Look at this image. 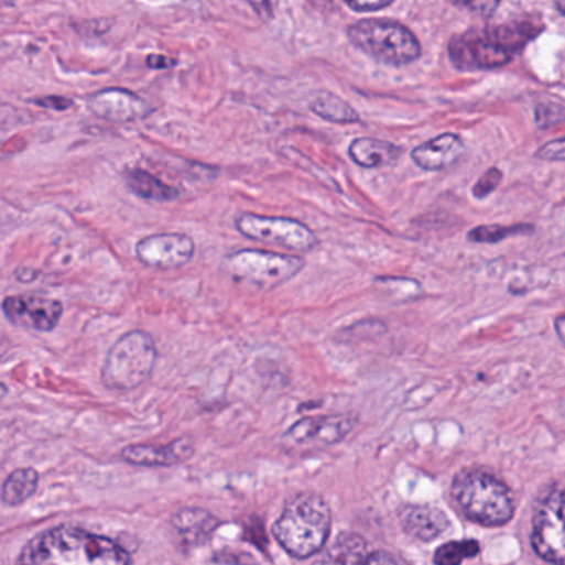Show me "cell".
Segmentation results:
<instances>
[{
  "label": "cell",
  "instance_id": "836d02e7",
  "mask_svg": "<svg viewBox=\"0 0 565 565\" xmlns=\"http://www.w3.org/2000/svg\"><path fill=\"white\" fill-rule=\"evenodd\" d=\"M8 350H9L8 337H6L4 334H0V360H2V357H4L6 354H8Z\"/></svg>",
  "mask_w": 565,
  "mask_h": 565
},
{
  "label": "cell",
  "instance_id": "d6986e66",
  "mask_svg": "<svg viewBox=\"0 0 565 565\" xmlns=\"http://www.w3.org/2000/svg\"><path fill=\"white\" fill-rule=\"evenodd\" d=\"M173 525L189 544H203L218 529L219 521L205 509H181L173 515Z\"/></svg>",
  "mask_w": 565,
  "mask_h": 565
},
{
  "label": "cell",
  "instance_id": "7402d4cb",
  "mask_svg": "<svg viewBox=\"0 0 565 565\" xmlns=\"http://www.w3.org/2000/svg\"><path fill=\"white\" fill-rule=\"evenodd\" d=\"M39 486V472L34 468H21L12 472L0 491L2 502L8 506H19L34 496Z\"/></svg>",
  "mask_w": 565,
  "mask_h": 565
},
{
  "label": "cell",
  "instance_id": "52a82bcc",
  "mask_svg": "<svg viewBox=\"0 0 565 565\" xmlns=\"http://www.w3.org/2000/svg\"><path fill=\"white\" fill-rule=\"evenodd\" d=\"M305 261L298 256L245 249L226 259V269L236 281L248 282L261 291H272L285 284L304 269Z\"/></svg>",
  "mask_w": 565,
  "mask_h": 565
},
{
  "label": "cell",
  "instance_id": "ba28073f",
  "mask_svg": "<svg viewBox=\"0 0 565 565\" xmlns=\"http://www.w3.org/2000/svg\"><path fill=\"white\" fill-rule=\"evenodd\" d=\"M236 228L251 241L279 246L294 252H308L317 248L318 239L304 222L291 218H269L254 213H242Z\"/></svg>",
  "mask_w": 565,
  "mask_h": 565
},
{
  "label": "cell",
  "instance_id": "f546056e",
  "mask_svg": "<svg viewBox=\"0 0 565 565\" xmlns=\"http://www.w3.org/2000/svg\"><path fill=\"white\" fill-rule=\"evenodd\" d=\"M392 4V0H385V2H355V0L351 2V0H347V2H345V6L355 12L383 11V9H389Z\"/></svg>",
  "mask_w": 565,
  "mask_h": 565
},
{
  "label": "cell",
  "instance_id": "d4e9b609",
  "mask_svg": "<svg viewBox=\"0 0 565 565\" xmlns=\"http://www.w3.org/2000/svg\"><path fill=\"white\" fill-rule=\"evenodd\" d=\"M564 107H562V104H557V101H544V104H539L535 107V124L541 130L561 124L564 121Z\"/></svg>",
  "mask_w": 565,
  "mask_h": 565
},
{
  "label": "cell",
  "instance_id": "7a4b0ae2",
  "mask_svg": "<svg viewBox=\"0 0 565 565\" xmlns=\"http://www.w3.org/2000/svg\"><path fill=\"white\" fill-rule=\"evenodd\" d=\"M18 565H131L123 545L74 525H58L32 539Z\"/></svg>",
  "mask_w": 565,
  "mask_h": 565
},
{
  "label": "cell",
  "instance_id": "277c9868",
  "mask_svg": "<svg viewBox=\"0 0 565 565\" xmlns=\"http://www.w3.org/2000/svg\"><path fill=\"white\" fill-rule=\"evenodd\" d=\"M452 496L459 511L481 525L498 528L514 515L511 489L491 472L463 469L453 479Z\"/></svg>",
  "mask_w": 565,
  "mask_h": 565
},
{
  "label": "cell",
  "instance_id": "9a60e30c",
  "mask_svg": "<svg viewBox=\"0 0 565 565\" xmlns=\"http://www.w3.org/2000/svg\"><path fill=\"white\" fill-rule=\"evenodd\" d=\"M403 531L420 541H435L449 529V519L442 509L425 504L402 506L399 511Z\"/></svg>",
  "mask_w": 565,
  "mask_h": 565
},
{
  "label": "cell",
  "instance_id": "4fadbf2b",
  "mask_svg": "<svg viewBox=\"0 0 565 565\" xmlns=\"http://www.w3.org/2000/svg\"><path fill=\"white\" fill-rule=\"evenodd\" d=\"M354 428L347 415L318 416L302 420L289 430V439L298 445H334L341 442Z\"/></svg>",
  "mask_w": 565,
  "mask_h": 565
},
{
  "label": "cell",
  "instance_id": "4dcf8cb0",
  "mask_svg": "<svg viewBox=\"0 0 565 565\" xmlns=\"http://www.w3.org/2000/svg\"><path fill=\"white\" fill-rule=\"evenodd\" d=\"M35 104L48 108V110L65 111L74 105V101L65 97H45L39 98V100H35Z\"/></svg>",
  "mask_w": 565,
  "mask_h": 565
},
{
  "label": "cell",
  "instance_id": "30bf717a",
  "mask_svg": "<svg viewBox=\"0 0 565 565\" xmlns=\"http://www.w3.org/2000/svg\"><path fill=\"white\" fill-rule=\"evenodd\" d=\"M2 312L15 327L52 332L64 315V305L45 295L21 294L4 298Z\"/></svg>",
  "mask_w": 565,
  "mask_h": 565
},
{
  "label": "cell",
  "instance_id": "f1b7e54d",
  "mask_svg": "<svg viewBox=\"0 0 565 565\" xmlns=\"http://www.w3.org/2000/svg\"><path fill=\"white\" fill-rule=\"evenodd\" d=\"M455 6L469 9V11L476 12V14L482 15V18H491L496 9L501 4L499 2H455Z\"/></svg>",
  "mask_w": 565,
  "mask_h": 565
},
{
  "label": "cell",
  "instance_id": "e575fe53",
  "mask_svg": "<svg viewBox=\"0 0 565 565\" xmlns=\"http://www.w3.org/2000/svg\"><path fill=\"white\" fill-rule=\"evenodd\" d=\"M2 138H4V131L0 130V141H2Z\"/></svg>",
  "mask_w": 565,
  "mask_h": 565
},
{
  "label": "cell",
  "instance_id": "5bb4252c",
  "mask_svg": "<svg viewBox=\"0 0 565 565\" xmlns=\"http://www.w3.org/2000/svg\"><path fill=\"white\" fill-rule=\"evenodd\" d=\"M466 148L456 133H442L412 151V160L416 166L425 171H443L458 163Z\"/></svg>",
  "mask_w": 565,
  "mask_h": 565
},
{
  "label": "cell",
  "instance_id": "e0dca14e",
  "mask_svg": "<svg viewBox=\"0 0 565 565\" xmlns=\"http://www.w3.org/2000/svg\"><path fill=\"white\" fill-rule=\"evenodd\" d=\"M351 161L360 167L373 170V167L387 166L399 160L402 148L389 141L374 140V138H357L348 146Z\"/></svg>",
  "mask_w": 565,
  "mask_h": 565
},
{
  "label": "cell",
  "instance_id": "1f68e13d",
  "mask_svg": "<svg viewBox=\"0 0 565 565\" xmlns=\"http://www.w3.org/2000/svg\"><path fill=\"white\" fill-rule=\"evenodd\" d=\"M176 61L174 58L166 57V55H150L146 58V65L150 68H154V70H161V68H171L174 67Z\"/></svg>",
  "mask_w": 565,
  "mask_h": 565
},
{
  "label": "cell",
  "instance_id": "ac0fdd59",
  "mask_svg": "<svg viewBox=\"0 0 565 565\" xmlns=\"http://www.w3.org/2000/svg\"><path fill=\"white\" fill-rule=\"evenodd\" d=\"M368 544L361 535L344 532L324 552L315 565H363Z\"/></svg>",
  "mask_w": 565,
  "mask_h": 565
},
{
  "label": "cell",
  "instance_id": "5b68a950",
  "mask_svg": "<svg viewBox=\"0 0 565 565\" xmlns=\"http://www.w3.org/2000/svg\"><path fill=\"white\" fill-rule=\"evenodd\" d=\"M347 35L358 51L390 67H405L422 57L416 35L392 19H361L348 25Z\"/></svg>",
  "mask_w": 565,
  "mask_h": 565
},
{
  "label": "cell",
  "instance_id": "603a6c76",
  "mask_svg": "<svg viewBox=\"0 0 565 565\" xmlns=\"http://www.w3.org/2000/svg\"><path fill=\"white\" fill-rule=\"evenodd\" d=\"M481 547H479L478 541H453L446 542L442 547L436 548L435 561L436 565H461L463 562L468 558L476 557L479 554Z\"/></svg>",
  "mask_w": 565,
  "mask_h": 565
},
{
  "label": "cell",
  "instance_id": "ffe728a7",
  "mask_svg": "<svg viewBox=\"0 0 565 565\" xmlns=\"http://www.w3.org/2000/svg\"><path fill=\"white\" fill-rule=\"evenodd\" d=\"M124 180H127L131 192L140 196V198L146 199V202L170 203L181 195L180 189L170 186V184L161 181L160 177L148 173V171L140 170V167L128 170L124 173Z\"/></svg>",
  "mask_w": 565,
  "mask_h": 565
},
{
  "label": "cell",
  "instance_id": "2e32d148",
  "mask_svg": "<svg viewBox=\"0 0 565 565\" xmlns=\"http://www.w3.org/2000/svg\"><path fill=\"white\" fill-rule=\"evenodd\" d=\"M195 452V446L189 439H176L166 446L133 445L127 446L121 452V459L128 465L148 466V468H157V466H174L177 463L186 461Z\"/></svg>",
  "mask_w": 565,
  "mask_h": 565
},
{
  "label": "cell",
  "instance_id": "9c48e42d",
  "mask_svg": "<svg viewBox=\"0 0 565 565\" xmlns=\"http://www.w3.org/2000/svg\"><path fill=\"white\" fill-rule=\"evenodd\" d=\"M532 547L548 564L564 565V491L557 485L535 508Z\"/></svg>",
  "mask_w": 565,
  "mask_h": 565
},
{
  "label": "cell",
  "instance_id": "83f0119b",
  "mask_svg": "<svg viewBox=\"0 0 565 565\" xmlns=\"http://www.w3.org/2000/svg\"><path fill=\"white\" fill-rule=\"evenodd\" d=\"M363 565H409V562L403 561L400 555L393 554V552L379 551L368 554Z\"/></svg>",
  "mask_w": 565,
  "mask_h": 565
},
{
  "label": "cell",
  "instance_id": "4316f807",
  "mask_svg": "<svg viewBox=\"0 0 565 565\" xmlns=\"http://www.w3.org/2000/svg\"><path fill=\"white\" fill-rule=\"evenodd\" d=\"M534 156L537 157V160L544 161H564V138H557V140L551 141V143H545L544 146L535 151Z\"/></svg>",
  "mask_w": 565,
  "mask_h": 565
},
{
  "label": "cell",
  "instance_id": "d6a6232c",
  "mask_svg": "<svg viewBox=\"0 0 565 565\" xmlns=\"http://www.w3.org/2000/svg\"><path fill=\"white\" fill-rule=\"evenodd\" d=\"M564 315H558L557 318H555V332H557L558 340L564 341Z\"/></svg>",
  "mask_w": 565,
  "mask_h": 565
},
{
  "label": "cell",
  "instance_id": "44dd1931",
  "mask_svg": "<svg viewBox=\"0 0 565 565\" xmlns=\"http://www.w3.org/2000/svg\"><path fill=\"white\" fill-rule=\"evenodd\" d=\"M311 110L322 120L337 124H351L360 121V115L344 98L337 97L330 91L317 95L311 104Z\"/></svg>",
  "mask_w": 565,
  "mask_h": 565
},
{
  "label": "cell",
  "instance_id": "3957f363",
  "mask_svg": "<svg viewBox=\"0 0 565 565\" xmlns=\"http://www.w3.org/2000/svg\"><path fill=\"white\" fill-rule=\"evenodd\" d=\"M330 524V508L324 498L314 492H302L285 504L272 532L292 557L307 558L324 548Z\"/></svg>",
  "mask_w": 565,
  "mask_h": 565
},
{
  "label": "cell",
  "instance_id": "8fae6325",
  "mask_svg": "<svg viewBox=\"0 0 565 565\" xmlns=\"http://www.w3.org/2000/svg\"><path fill=\"white\" fill-rule=\"evenodd\" d=\"M196 246L189 236L181 232H161L141 239L134 248L138 261L146 268L177 269L192 262L195 258Z\"/></svg>",
  "mask_w": 565,
  "mask_h": 565
},
{
  "label": "cell",
  "instance_id": "6da1fadb",
  "mask_svg": "<svg viewBox=\"0 0 565 565\" xmlns=\"http://www.w3.org/2000/svg\"><path fill=\"white\" fill-rule=\"evenodd\" d=\"M542 29V22L534 18L471 28L449 41L448 57L459 70H495L512 62Z\"/></svg>",
  "mask_w": 565,
  "mask_h": 565
},
{
  "label": "cell",
  "instance_id": "cb8c5ba5",
  "mask_svg": "<svg viewBox=\"0 0 565 565\" xmlns=\"http://www.w3.org/2000/svg\"><path fill=\"white\" fill-rule=\"evenodd\" d=\"M534 231L532 225H514V226H478L468 232V241L478 242V245H496V242L504 241L511 236L528 235Z\"/></svg>",
  "mask_w": 565,
  "mask_h": 565
},
{
  "label": "cell",
  "instance_id": "8992f818",
  "mask_svg": "<svg viewBox=\"0 0 565 565\" xmlns=\"http://www.w3.org/2000/svg\"><path fill=\"white\" fill-rule=\"evenodd\" d=\"M156 360L153 337L143 330L128 332L108 351L101 380L107 389L130 392L150 379Z\"/></svg>",
  "mask_w": 565,
  "mask_h": 565
},
{
  "label": "cell",
  "instance_id": "484cf974",
  "mask_svg": "<svg viewBox=\"0 0 565 565\" xmlns=\"http://www.w3.org/2000/svg\"><path fill=\"white\" fill-rule=\"evenodd\" d=\"M502 181V171L499 167H489L488 171L482 173V176L476 181L472 186L471 193L476 199L488 198L489 195L498 189L499 184Z\"/></svg>",
  "mask_w": 565,
  "mask_h": 565
},
{
  "label": "cell",
  "instance_id": "7c38bea8",
  "mask_svg": "<svg viewBox=\"0 0 565 565\" xmlns=\"http://www.w3.org/2000/svg\"><path fill=\"white\" fill-rule=\"evenodd\" d=\"M87 107L95 117L111 123H131L148 115L150 105L140 95L127 88L110 87L91 94Z\"/></svg>",
  "mask_w": 565,
  "mask_h": 565
}]
</instances>
